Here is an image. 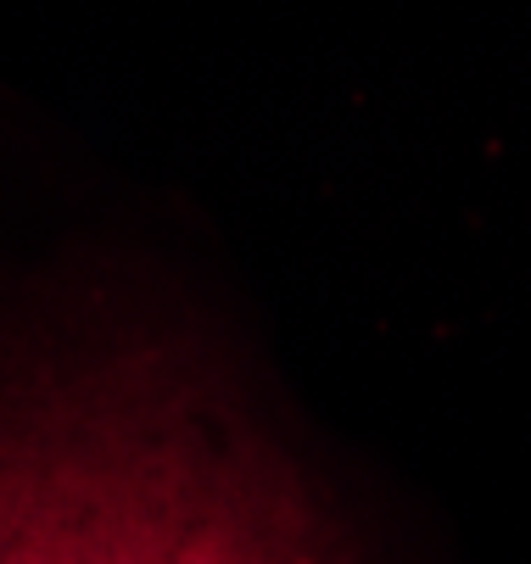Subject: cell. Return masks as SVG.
Listing matches in <instances>:
<instances>
[{"label":"cell","instance_id":"obj_1","mask_svg":"<svg viewBox=\"0 0 531 564\" xmlns=\"http://www.w3.org/2000/svg\"><path fill=\"white\" fill-rule=\"evenodd\" d=\"M0 564H358L213 375L169 347L0 369Z\"/></svg>","mask_w":531,"mask_h":564}]
</instances>
